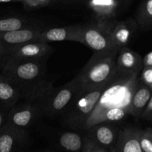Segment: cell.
<instances>
[{
	"label": "cell",
	"instance_id": "6da1fadb",
	"mask_svg": "<svg viewBox=\"0 0 152 152\" xmlns=\"http://www.w3.org/2000/svg\"><path fill=\"white\" fill-rule=\"evenodd\" d=\"M138 76L116 70L106 84L95 109L85 125L84 131L97 123L118 122L129 115L131 99L139 81Z\"/></svg>",
	"mask_w": 152,
	"mask_h": 152
},
{
	"label": "cell",
	"instance_id": "7a4b0ae2",
	"mask_svg": "<svg viewBox=\"0 0 152 152\" xmlns=\"http://www.w3.org/2000/svg\"><path fill=\"white\" fill-rule=\"evenodd\" d=\"M46 57L40 59H6L0 73L15 83L25 102H37L53 87L48 80Z\"/></svg>",
	"mask_w": 152,
	"mask_h": 152
},
{
	"label": "cell",
	"instance_id": "3957f363",
	"mask_svg": "<svg viewBox=\"0 0 152 152\" xmlns=\"http://www.w3.org/2000/svg\"><path fill=\"white\" fill-rule=\"evenodd\" d=\"M119 52H93L92 57L77 74L83 90L101 87L116 72V57Z\"/></svg>",
	"mask_w": 152,
	"mask_h": 152
},
{
	"label": "cell",
	"instance_id": "277c9868",
	"mask_svg": "<svg viewBox=\"0 0 152 152\" xmlns=\"http://www.w3.org/2000/svg\"><path fill=\"white\" fill-rule=\"evenodd\" d=\"M82 91L77 75L66 84L53 87L38 101L43 116L49 118L61 117Z\"/></svg>",
	"mask_w": 152,
	"mask_h": 152
},
{
	"label": "cell",
	"instance_id": "5b68a950",
	"mask_svg": "<svg viewBox=\"0 0 152 152\" xmlns=\"http://www.w3.org/2000/svg\"><path fill=\"white\" fill-rule=\"evenodd\" d=\"M105 86L92 90L82 89L61 117L63 124L72 130L84 131L85 125L95 109Z\"/></svg>",
	"mask_w": 152,
	"mask_h": 152
},
{
	"label": "cell",
	"instance_id": "8992f818",
	"mask_svg": "<svg viewBox=\"0 0 152 152\" xmlns=\"http://www.w3.org/2000/svg\"><path fill=\"white\" fill-rule=\"evenodd\" d=\"M82 43L90 48L93 52L109 53L119 52L115 48L110 37V30L98 25H83Z\"/></svg>",
	"mask_w": 152,
	"mask_h": 152
},
{
	"label": "cell",
	"instance_id": "52a82bcc",
	"mask_svg": "<svg viewBox=\"0 0 152 152\" xmlns=\"http://www.w3.org/2000/svg\"><path fill=\"white\" fill-rule=\"evenodd\" d=\"M40 117H43V112L37 102H25L16 103L10 108L6 123L18 129L27 130Z\"/></svg>",
	"mask_w": 152,
	"mask_h": 152
},
{
	"label": "cell",
	"instance_id": "ba28073f",
	"mask_svg": "<svg viewBox=\"0 0 152 152\" xmlns=\"http://www.w3.org/2000/svg\"><path fill=\"white\" fill-rule=\"evenodd\" d=\"M52 51L48 42L32 41L14 47L6 48L2 63L6 59H40L46 57ZM2 65V64H1Z\"/></svg>",
	"mask_w": 152,
	"mask_h": 152
},
{
	"label": "cell",
	"instance_id": "9c48e42d",
	"mask_svg": "<svg viewBox=\"0 0 152 152\" xmlns=\"http://www.w3.org/2000/svg\"><path fill=\"white\" fill-rule=\"evenodd\" d=\"M87 6L92 12L95 23L111 30L116 22L120 0H88Z\"/></svg>",
	"mask_w": 152,
	"mask_h": 152
},
{
	"label": "cell",
	"instance_id": "30bf717a",
	"mask_svg": "<svg viewBox=\"0 0 152 152\" xmlns=\"http://www.w3.org/2000/svg\"><path fill=\"white\" fill-rule=\"evenodd\" d=\"M27 130L18 129L6 123L0 129V152L21 151L28 146Z\"/></svg>",
	"mask_w": 152,
	"mask_h": 152
},
{
	"label": "cell",
	"instance_id": "8fae6325",
	"mask_svg": "<svg viewBox=\"0 0 152 152\" xmlns=\"http://www.w3.org/2000/svg\"><path fill=\"white\" fill-rule=\"evenodd\" d=\"M83 28V25H72L43 30L39 34L37 41H42L45 42L73 41L82 43Z\"/></svg>",
	"mask_w": 152,
	"mask_h": 152
},
{
	"label": "cell",
	"instance_id": "7c38bea8",
	"mask_svg": "<svg viewBox=\"0 0 152 152\" xmlns=\"http://www.w3.org/2000/svg\"><path fill=\"white\" fill-rule=\"evenodd\" d=\"M111 123L102 122L97 123L85 130L108 152L113 151L120 132V129Z\"/></svg>",
	"mask_w": 152,
	"mask_h": 152
},
{
	"label": "cell",
	"instance_id": "4fadbf2b",
	"mask_svg": "<svg viewBox=\"0 0 152 152\" xmlns=\"http://www.w3.org/2000/svg\"><path fill=\"white\" fill-rule=\"evenodd\" d=\"M142 131L140 128L133 126L120 129L117 142L112 152H142L140 145Z\"/></svg>",
	"mask_w": 152,
	"mask_h": 152
},
{
	"label": "cell",
	"instance_id": "5bb4252c",
	"mask_svg": "<svg viewBox=\"0 0 152 152\" xmlns=\"http://www.w3.org/2000/svg\"><path fill=\"white\" fill-rule=\"evenodd\" d=\"M137 28L138 25L133 19L115 22L110 30V37L115 48L119 50L122 48L126 47Z\"/></svg>",
	"mask_w": 152,
	"mask_h": 152
},
{
	"label": "cell",
	"instance_id": "9a60e30c",
	"mask_svg": "<svg viewBox=\"0 0 152 152\" xmlns=\"http://www.w3.org/2000/svg\"><path fill=\"white\" fill-rule=\"evenodd\" d=\"M116 64L117 71L126 74L139 75L143 68L142 56L127 46L119 50Z\"/></svg>",
	"mask_w": 152,
	"mask_h": 152
},
{
	"label": "cell",
	"instance_id": "2e32d148",
	"mask_svg": "<svg viewBox=\"0 0 152 152\" xmlns=\"http://www.w3.org/2000/svg\"><path fill=\"white\" fill-rule=\"evenodd\" d=\"M43 31L40 28L26 27L16 31L0 34V43L6 48L20 45L28 42L37 41L39 34Z\"/></svg>",
	"mask_w": 152,
	"mask_h": 152
},
{
	"label": "cell",
	"instance_id": "e0dca14e",
	"mask_svg": "<svg viewBox=\"0 0 152 152\" xmlns=\"http://www.w3.org/2000/svg\"><path fill=\"white\" fill-rule=\"evenodd\" d=\"M151 95L152 89L139 80L131 99L130 115L135 118L142 117Z\"/></svg>",
	"mask_w": 152,
	"mask_h": 152
},
{
	"label": "cell",
	"instance_id": "ac0fdd59",
	"mask_svg": "<svg viewBox=\"0 0 152 152\" xmlns=\"http://www.w3.org/2000/svg\"><path fill=\"white\" fill-rule=\"evenodd\" d=\"M21 99V94L17 86L10 79L0 73V102L11 108Z\"/></svg>",
	"mask_w": 152,
	"mask_h": 152
},
{
	"label": "cell",
	"instance_id": "d6986e66",
	"mask_svg": "<svg viewBox=\"0 0 152 152\" xmlns=\"http://www.w3.org/2000/svg\"><path fill=\"white\" fill-rule=\"evenodd\" d=\"M83 135L75 132H63L58 140V145L63 151H81Z\"/></svg>",
	"mask_w": 152,
	"mask_h": 152
},
{
	"label": "cell",
	"instance_id": "ffe728a7",
	"mask_svg": "<svg viewBox=\"0 0 152 152\" xmlns=\"http://www.w3.org/2000/svg\"><path fill=\"white\" fill-rule=\"evenodd\" d=\"M136 22L142 31L152 30V0H143L137 13Z\"/></svg>",
	"mask_w": 152,
	"mask_h": 152
},
{
	"label": "cell",
	"instance_id": "44dd1931",
	"mask_svg": "<svg viewBox=\"0 0 152 152\" xmlns=\"http://www.w3.org/2000/svg\"><path fill=\"white\" fill-rule=\"evenodd\" d=\"M28 20L25 18L17 16H4L0 18V34L16 31L26 28Z\"/></svg>",
	"mask_w": 152,
	"mask_h": 152
},
{
	"label": "cell",
	"instance_id": "7402d4cb",
	"mask_svg": "<svg viewBox=\"0 0 152 152\" xmlns=\"http://www.w3.org/2000/svg\"><path fill=\"white\" fill-rule=\"evenodd\" d=\"M81 152H108L101 146L87 132L83 134V146Z\"/></svg>",
	"mask_w": 152,
	"mask_h": 152
},
{
	"label": "cell",
	"instance_id": "603a6c76",
	"mask_svg": "<svg viewBox=\"0 0 152 152\" xmlns=\"http://www.w3.org/2000/svg\"><path fill=\"white\" fill-rule=\"evenodd\" d=\"M140 145L142 152H152V129L147 128L142 131Z\"/></svg>",
	"mask_w": 152,
	"mask_h": 152
},
{
	"label": "cell",
	"instance_id": "cb8c5ba5",
	"mask_svg": "<svg viewBox=\"0 0 152 152\" xmlns=\"http://www.w3.org/2000/svg\"><path fill=\"white\" fill-rule=\"evenodd\" d=\"M55 0H22V4L27 10H32L48 5Z\"/></svg>",
	"mask_w": 152,
	"mask_h": 152
},
{
	"label": "cell",
	"instance_id": "d4e9b609",
	"mask_svg": "<svg viewBox=\"0 0 152 152\" xmlns=\"http://www.w3.org/2000/svg\"><path fill=\"white\" fill-rule=\"evenodd\" d=\"M140 80L152 89V67H143Z\"/></svg>",
	"mask_w": 152,
	"mask_h": 152
},
{
	"label": "cell",
	"instance_id": "484cf974",
	"mask_svg": "<svg viewBox=\"0 0 152 152\" xmlns=\"http://www.w3.org/2000/svg\"><path fill=\"white\" fill-rule=\"evenodd\" d=\"M10 108L5 106L4 104L0 102V129L3 127L7 122V115H8L9 111Z\"/></svg>",
	"mask_w": 152,
	"mask_h": 152
},
{
	"label": "cell",
	"instance_id": "4316f807",
	"mask_svg": "<svg viewBox=\"0 0 152 152\" xmlns=\"http://www.w3.org/2000/svg\"><path fill=\"white\" fill-rule=\"evenodd\" d=\"M142 118L145 120H152V95L142 115Z\"/></svg>",
	"mask_w": 152,
	"mask_h": 152
},
{
	"label": "cell",
	"instance_id": "83f0119b",
	"mask_svg": "<svg viewBox=\"0 0 152 152\" xmlns=\"http://www.w3.org/2000/svg\"><path fill=\"white\" fill-rule=\"evenodd\" d=\"M142 62L143 67H152V51L149 52L142 58Z\"/></svg>",
	"mask_w": 152,
	"mask_h": 152
},
{
	"label": "cell",
	"instance_id": "f1b7e54d",
	"mask_svg": "<svg viewBox=\"0 0 152 152\" xmlns=\"http://www.w3.org/2000/svg\"><path fill=\"white\" fill-rule=\"evenodd\" d=\"M5 50H6V47L3 45L2 44L0 43V68H1V65L2 64L3 59H4V54H5Z\"/></svg>",
	"mask_w": 152,
	"mask_h": 152
},
{
	"label": "cell",
	"instance_id": "f546056e",
	"mask_svg": "<svg viewBox=\"0 0 152 152\" xmlns=\"http://www.w3.org/2000/svg\"><path fill=\"white\" fill-rule=\"evenodd\" d=\"M22 0H0V4L2 3H10V2H21Z\"/></svg>",
	"mask_w": 152,
	"mask_h": 152
},
{
	"label": "cell",
	"instance_id": "4dcf8cb0",
	"mask_svg": "<svg viewBox=\"0 0 152 152\" xmlns=\"http://www.w3.org/2000/svg\"><path fill=\"white\" fill-rule=\"evenodd\" d=\"M55 1H59V0H55Z\"/></svg>",
	"mask_w": 152,
	"mask_h": 152
}]
</instances>
